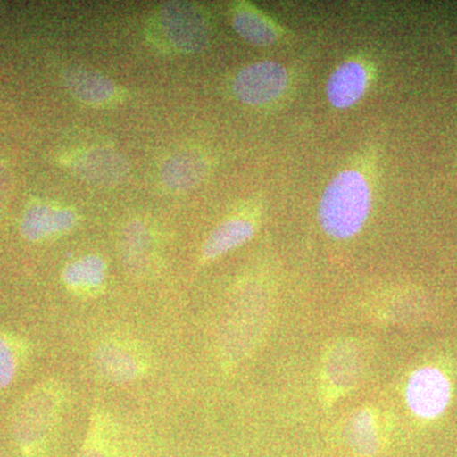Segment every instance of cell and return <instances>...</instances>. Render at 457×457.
Listing matches in <instances>:
<instances>
[{
	"mask_svg": "<svg viewBox=\"0 0 457 457\" xmlns=\"http://www.w3.org/2000/svg\"><path fill=\"white\" fill-rule=\"evenodd\" d=\"M155 23L168 45L179 53H198L212 40L210 18L194 3H164L156 12Z\"/></svg>",
	"mask_w": 457,
	"mask_h": 457,
	"instance_id": "3",
	"label": "cell"
},
{
	"mask_svg": "<svg viewBox=\"0 0 457 457\" xmlns=\"http://www.w3.org/2000/svg\"><path fill=\"white\" fill-rule=\"evenodd\" d=\"M12 177L4 164L0 163V216L4 212L11 195Z\"/></svg>",
	"mask_w": 457,
	"mask_h": 457,
	"instance_id": "21",
	"label": "cell"
},
{
	"mask_svg": "<svg viewBox=\"0 0 457 457\" xmlns=\"http://www.w3.org/2000/svg\"><path fill=\"white\" fill-rule=\"evenodd\" d=\"M106 276V262L99 255L90 254L71 262L62 270V278L71 293L89 297L101 293Z\"/></svg>",
	"mask_w": 457,
	"mask_h": 457,
	"instance_id": "12",
	"label": "cell"
},
{
	"mask_svg": "<svg viewBox=\"0 0 457 457\" xmlns=\"http://www.w3.org/2000/svg\"><path fill=\"white\" fill-rule=\"evenodd\" d=\"M62 404L64 393L54 381L36 385L21 399L12 418V436L23 455L41 457L49 453Z\"/></svg>",
	"mask_w": 457,
	"mask_h": 457,
	"instance_id": "1",
	"label": "cell"
},
{
	"mask_svg": "<svg viewBox=\"0 0 457 457\" xmlns=\"http://www.w3.org/2000/svg\"><path fill=\"white\" fill-rule=\"evenodd\" d=\"M369 86V73L359 62H343L333 71L327 83V97L333 107L353 106L365 95Z\"/></svg>",
	"mask_w": 457,
	"mask_h": 457,
	"instance_id": "11",
	"label": "cell"
},
{
	"mask_svg": "<svg viewBox=\"0 0 457 457\" xmlns=\"http://www.w3.org/2000/svg\"><path fill=\"white\" fill-rule=\"evenodd\" d=\"M207 173V162L196 152H180L170 156L162 167V180L171 191L196 187Z\"/></svg>",
	"mask_w": 457,
	"mask_h": 457,
	"instance_id": "13",
	"label": "cell"
},
{
	"mask_svg": "<svg viewBox=\"0 0 457 457\" xmlns=\"http://www.w3.org/2000/svg\"><path fill=\"white\" fill-rule=\"evenodd\" d=\"M327 372L332 384L338 387H347L348 385L353 384L359 374L356 351L347 345L337 348L328 359Z\"/></svg>",
	"mask_w": 457,
	"mask_h": 457,
	"instance_id": "19",
	"label": "cell"
},
{
	"mask_svg": "<svg viewBox=\"0 0 457 457\" xmlns=\"http://www.w3.org/2000/svg\"><path fill=\"white\" fill-rule=\"evenodd\" d=\"M348 442L359 456L372 457L380 449V436L374 417L368 411L354 413L348 423Z\"/></svg>",
	"mask_w": 457,
	"mask_h": 457,
	"instance_id": "17",
	"label": "cell"
},
{
	"mask_svg": "<svg viewBox=\"0 0 457 457\" xmlns=\"http://www.w3.org/2000/svg\"><path fill=\"white\" fill-rule=\"evenodd\" d=\"M62 80L74 98L89 106H110L121 99V89L113 80L90 69H66Z\"/></svg>",
	"mask_w": 457,
	"mask_h": 457,
	"instance_id": "9",
	"label": "cell"
},
{
	"mask_svg": "<svg viewBox=\"0 0 457 457\" xmlns=\"http://www.w3.org/2000/svg\"><path fill=\"white\" fill-rule=\"evenodd\" d=\"M233 26L237 35L254 46H270L278 38V29L260 12L240 8L234 13Z\"/></svg>",
	"mask_w": 457,
	"mask_h": 457,
	"instance_id": "16",
	"label": "cell"
},
{
	"mask_svg": "<svg viewBox=\"0 0 457 457\" xmlns=\"http://www.w3.org/2000/svg\"><path fill=\"white\" fill-rule=\"evenodd\" d=\"M75 457H117L112 428L104 416L93 418L88 436Z\"/></svg>",
	"mask_w": 457,
	"mask_h": 457,
	"instance_id": "18",
	"label": "cell"
},
{
	"mask_svg": "<svg viewBox=\"0 0 457 457\" xmlns=\"http://www.w3.org/2000/svg\"><path fill=\"white\" fill-rule=\"evenodd\" d=\"M68 165L78 177L95 185H119L129 174L126 159L107 147H90L69 156Z\"/></svg>",
	"mask_w": 457,
	"mask_h": 457,
	"instance_id": "8",
	"label": "cell"
},
{
	"mask_svg": "<svg viewBox=\"0 0 457 457\" xmlns=\"http://www.w3.org/2000/svg\"><path fill=\"white\" fill-rule=\"evenodd\" d=\"M287 86L288 73L284 65L275 62H258L237 74L233 92L243 104L262 106L281 97Z\"/></svg>",
	"mask_w": 457,
	"mask_h": 457,
	"instance_id": "5",
	"label": "cell"
},
{
	"mask_svg": "<svg viewBox=\"0 0 457 457\" xmlns=\"http://www.w3.org/2000/svg\"><path fill=\"white\" fill-rule=\"evenodd\" d=\"M92 360L99 374L114 384L134 383L147 368L139 348L125 339L112 338L99 343Z\"/></svg>",
	"mask_w": 457,
	"mask_h": 457,
	"instance_id": "6",
	"label": "cell"
},
{
	"mask_svg": "<svg viewBox=\"0 0 457 457\" xmlns=\"http://www.w3.org/2000/svg\"><path fill=\"white\" fill-rule=\"evenodd\" d=\"M453 385L442 370L436 366L417 369L409 378L405 400L409 411L422 420H436L449 407Z\"/></svg>",
	"mask_w": 457,
	"mask_h": 457,
	"instance_id": "4",
	"label": "cell"
},
{
	"mask_svg": "<svg viewBox=\"0 0 457 457\" xmlns=\"http://www.w3.org/2000/svg\"><path fill=\"white\" fill-rule=\"evenodd\" d=\"M77 213L66 207L35 204L23 216L21 233L27 240L40 242L69 233L77 224Z\"/></svg>",
	"mask_w": 457,
	"mask_h": 457,
	"instance_id": "10",
	"label": "cell"
},
{
	"mask_svg": "<svg viewBox=\"0 0 457 457\" xmlns=\"http://www.w3.org/2000/svg\"><path fill=\"white\" fill-rule=\"evenodd\" d=\"M11 337L0 332V390L13 383L20 369V352Z\"/></svg>",
	"mask_w": 457,
	"mask_h": 457,
	"instance_id": "20",
	"label": "cell"
},
{
	"mask_svg": "<svg viewBox=\"0 0 457 457\" xmlns=\"http://www.w3.org/2000/svg\"><path fill=\"white\" fill-rule=\"evenodd\" d=\"M153 239L149 228L140 221H131L123 228L121 253L132 272L141 275L149 269L152 260Z\"/></svg>",
	"mask_w": 457,
	"mask_h": 457,
	"instance_id": "15",
	"label": "cell"
},
{
	"mask_svg": "<svg viewBox=\"0 0 457 457\" xmlns=\"http://www.w3.org/2000/svg\"><path fill=\"white\" fill-rule=\"evenodd\" d=\"M254 224L248 219H228L219 225L204 242L203 246L204 260H216L237 246L245 245L254 236Z\"/></svg>",
	"mask_w": 457,
	"mask_h": 457,
	"instance_id": "14",
	"label": "cell"
},
{
	"mask_svg": "<svg viewBox=\"0 0 457 457\" xmlns=\"http://www.w3.org/2000/svg\"><path fill=\"white\" fill-rule=\"evenodd\" d=\"M262 320V311L249 297H240L231 305L221 332V347L230 360L242 359L251 350Z\"/></svg>",
	"mask_w": 457,
	"mask_h": 457,
	"instance_id": "7",
	"label": "cell"
},
{
	"mask_svg": "<svg viewBox=\"0 0 457 457\" xmlns=\"http://www.w3.org/2000/svg\"><path fill=\"white\" fill-rule=\"evenodd\" d=\"M371 210V188L359 170L337 174L327 186L319 204V222L328 236L350 239L368 220Z\"/></svg>",
	"mask_w": 457,
	"mask_h": 457,
	"instance_id": "2",
	"label": "cell"
}]
</instances>
